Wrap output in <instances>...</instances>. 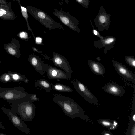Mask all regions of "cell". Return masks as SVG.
<instances>
[{
	"label": "cell",
	"instance_id": "31",
	"mask_svg": "<svg viewBox=\"0 0 135 135\" xmlns=\"http://www.w3.org/2000/svg\"><path fill=\"white\" fill-rule=\"evenodd\" d=\"M35 39V41L37 43L40 44L42 42V39L39 37H36Z\"/></svg>",
	"mask_w": 135,
	"mask_h": 135
},
{
	"label": "cell",
	"instance_id": "16",
	"mask_svg": "<svg viewBox=\"0 0 135 135\" xmlns=\"http://www.w3.org/2000/svg\"><path fill=\"white\" fill-rule=\"evenodd\" d=\"M87 63L90 69L94 73L102 76L104 75L105 69L102 64L91 60H88Z\"/></svg>",
	"mask_w": 135,
	"mask_h": 135
},
{
	"label": "cell",
	"instance_id": "18",
	"mask_svg": "<svg viewBox=\"0 0 135 135\" xmlns=\"http://www.w3.org/2000/svg\"><path fill=\"white\" fill-rule=\"evenodd\" d=\"M97 121L101 125L110 130H115L118 126L117 122L115 120L99 119Z\"/></svg>",
	"mask_w": 135,
	"mask_h": 135
},
{
	"label": "cell",
	"instance_id": "37",
	"mask_svg": "<svg viewBox=\"0 0 135 135\" xmlns=\"http://www.w3.org/2000/svg\"><path fill=\"white\" fill-rule=\"evenodd\" d=\"M1 61H0V65H1Z\"/></svg>",
	"mask_w": 135,
	"mask_h": 135
},
{
	"label": "cell",
	"instance_id": "6",
	"mask_svg": "<svg viewBox=\"0 0 135 135\" xmlns=\"http://www.w3.org/2000/svg\"><path fill=\"white\" fill-rule=\"evenodd\" d=\"M1 108L15 127L24 133L30 134V130L24 121L12 109L3 107Z\"/></svg>",
	"mask_w": 135,
	"mask_h": 135
},
{
	"label": "cell",
	"instance_id": "36",
	"mask_svg": "<svg viewBox=\"0 0 135 135\" xmlns=\"http://www.w3.org/2000/svg\"><path fill=\"white\" fill-rule=\"evenodd\" d=\"M0 135H6V134L2 133L0 132Z\"/></svg>",
	"mask_w": 135,
	"mask_h": 135
},
{
	"label": "cell",
	"instance_id": "24",
	"mask_svg": "<svg viewBox=\"0 0 135 135\" xmlns=\"http://www.w3.org/2000/svg\"><path fill=\"white\" fill-rule=\"evenodd\" d=\"M125 60L126 63L131 67L135 68V58L131 56H127L125 57Z\"/></svg>",
	"mask_w": 135,
	"mask_h": 135
},
{
	"label": "cell",
	"instance_id": "22",
	"mask_svg": "<svg viewBox=\"0 0 135 135\" xmlns=\"http://www.w3.org/2000/svg\"><path fill=\"white\" fill-rule=\"evenodd\" d=\"M12 1H17L18 3H19V4L20 7L21 13L22 14V16L25 18L26 21L28 30L31 32L32 34H33V36L34 38L35 39L34 36L33 35V33L32 30L28 22V16L27 13V9L25 7H23L21 4L20 0H12Z\"/></svg>",
	"mask_w": 135,
	"mask_h": 135
},
{
	"label": "cell",
	"instance_id": "30",
	"mask_svg": "<svg viewBox=\"0 0 135 135\" xmlns=\"http://www.w3.org/2000/svg\"><path fill=\"white\" fill-rule=\"evenodd\" d=\"M11 3V2H7L5 0H0V4L8 5Z\"/></svg>",
	"mask_w": 135,
	"mask_h": 135
},
{
	"label": "cell",
	"instance_id": "11",
	"mask_svg": "<svg viewBox=\"0 0 135 135\" xmlns=\"http://www.w3.org/2000/svg\"><path fill=\"white\" fill-rule=\"evenodd\" d=\"M4 46L5 50L8 54L17 58L21 57L20 51V44L17 40L12 39L10 42L4 44Z\"/></svg>",
	"mask_w": 135,
	"mask_h": 135
},
{
	"label": "cell",
	"instance_id": "35",
	"mask_svg": "<svg viewBox=\"0 0 135 135\" xmlns=\"http://www.w3.org/2000/svg\"><path fill=\"white\" fill-rule=\"evenodd\" d=\"M96 59L98 61H100L101 60V59L99 57H97Z\"/></svg>",
	"mask_w": 135,
	"mask_h": 135
},
{
	"label": "cell",
	"instance_id": "26",
	"mask_svg": "<svg viewBox=\"0 0 135 135\" xmlns=\"http://www.w3.org/2000/svg\"><path fill=\"white\" fill-rule=\"evenodd\" d=\"M17 36L22 39H28V36L27 32L24 31H21L19 32Z\"/></svg>",
	"mask_w": 135,
	"mask_h": 135
},
{
	"label": "cell",
	"instance_id": "25",
	"mask_svg": "<svg viewBox=\"0 0 135 135\" xmlns=\"http://www.w3.org/2000/svg\"><path fill=\"white\" fill-rule=\"evenodd\" d=\"M126 133L127 135H135V124L129 125Z\"/></svg>",
	"mask_w": 135,
	"mask_h": 135
},
{
	"label": "cell",
	"instance_id": "12",
	"mask_svg": "<svg viewBox=\"0 0 135 135\" xmlns=\"http://www.w3.org/2000/svg\"><path fill=\"white\" fill-rule=\"evenodd\" d=\"M102 88L105 92L117 96H122L125 92L123 88L113 82L107 83Z\"/></svg>",
	"mask_w": 135,
	"mask_h": 135
},
{
	"label": "cell",
	"instance_id": "17",
	"mask_svg": "<svg viewBox=\"0 0 135 135\" xmlns=\"http://www.w3.org/2000/svg\"><path fill=\"white\" fill-rule=\"evenodd\" d=\"M96 27L100 31L108 30L109 28L110 21L105 16L101 15L95 21Z\"/></svg>",
	"mask_w": 135,
	"mask_h": 135
},
{
	"label": "cell",
	"instance_id": "7",
	"mask_svg": "<svg viewBox=\"0 0 135 135\" xmlns=\"http://www.w3.org/2000/svg\"><path fill=\"white\" fill-rule=\"evenodd\" d=\"M71 83L77 92L86 101L92 104L97 105L99 104L98 99L85 85L77 80Z\"/></svg>",
	"mask_w": 135,
	"mask_h": 135
},
{
	"label": "cell",
	"instance_id": "21",
	"mask_svg": "<svg viewBox=\"0 0 135 135\" xmlns=\"http://www.w3.org/2000/svg\"><path fill=\"white\" fill-rule=\"evenodd\" d=\"M10 76L12 81L18 82L21 81L24 82L27 79L24 75L17 72L8 71L7 72Z\"/></svg>",
	"mask_w": 135,
	"mask_h": 135
},
{
	"label": "cell",
	"instance_id": "4",
	"mask_svg": "<svg viewBox=\"0 0 135 135\" xmlns=\"http://www.w3.org/2000/svg\"><path fill=\"white\" fill-rule=\"evenodd\" d=\"M25 7L30 13L49 30L63 29L62 26L60 23L53 20L42 11L31 6H28Z\"/></svg>",
	"mask_w": 135,
	"mask_h": 135
},
{
	"label": "cell",
	"instance_id": "32",
	"mask_svg": "<svg viewBox=\"0 0 135 135\" xmlns=\"http://www.w3.org/2000/svg\"><path fill=\"white\" fill-rule=\"evenodd\" d=\"M0 128L3 130L6 129V128H5L4 127L2 124V122H0Z\"/></svg>",
	"mask_w": 135,
	"mask_h": 135
},
{
	"label": "cell",
	"instance_id": "28",
	"mask_svg": "<svg viewBox=\"0 0 135 135\" xmlns=\"http://www.w3.org/2000/svg\"><path fill=\"white\" fill-rule=\"evenodd\" d=\"M30 100L33 102L38 101L39 100L40 98L37 96V95L35 94H31L30 96Z\"/></svg>",
	"mask_w": 135,
	"mask_h": 135
},
{
	"label": "cell",
	"instance_id": "20",
	"mask_svg": "<svg viewBox=\"0 0 135 135\" xmlns=\"http://www.w3.org/2000/svg\"><path fill=\"white\" fill-rule=\"evenodd\" d=\"M52 90H54L59 92L70 93L73 91L69 87L61 83H57L54 84L51 83Z\"/></svg>",
	"mask_w": 135,
	"mask_h": 135
},
{
	"label": "cell",
	"instance_id": "19",
	"mask_svg": "<svg viewBox=\"0 0 135 135\" xmlns=\"http://www.w3.org/2000/svg\"><path fill=\"white\" fill-rule=\"evenodd\" d=\"M35 86L49 93L52 90L51 84L43 79L36 80L35 81Z\"/></svg>",
	"mask_w": 135,
	"mask_h": 135
},
{
	"label": "cell",
	"instance_id": "33",
	"mask_svg": "<svg viewBox=\"0 0 135 135\" xmlns=\"http://www.w3.org/2000/svg\"><path fill=\"white\" fill-rule=\"evenodd\" d=\"M76 1L78 3L82 4L83 3L84 0H76Z\"/></svg>",
	"mask_w": 135,
	"mask_h": 135
},
{
	"label": "cell",
	"instance_id": "15",
	"mask_svg": "<svg viewBox=\"0 0 135 135\" xmlns=\"http://www.w3.org/2000/svg\"><path fill=\"white\" fill-rule=\"evenodd\" d=\"M11 3L8 5L0 4V18L5 20L16 18L15 13L11 8Z\"/></svg>",
	"mask_w": 135,
	"mask_h": 135
},
{
	"label": "cell",
	"instance_id": "14",
	"mask_svg": "<svg viewBox=\"0 0 135 135\" xmlns=\"http://www.w3.org/2000/svg\"><path fill=\"white\" fill-rule=\"evenodd\" d=\"M49 79H70L65 72L53 67L48 66L46 71Z\"/></svg>",
	"mask_w": 135,
	"mask_h": 135
},
{
	"label": "cell",
	"instance_id": "2",
	"mask_svg": "<svg viewBox=\"0 0 135 135\" xmlns=\"http://www.w3.org/2000/svg\"><path fill=\"white\" fill-rule=\"evenodd\" d=\"M31 95L26 92L22 86L11 88L0 87V98L3 99L9 103L30 100Z\"/></svg>",
	"mask_w": 135,
	"mask_h": 135
},
{
	"label": "cell",
	"instance_id": "9",
	"mask_svg": "<svg viewBox=\"0 0 135 135\" xmlns=\"http://www.w3.org/2000/svg\"><path fill=\"white\" fill-rule=\"evenodd\" d=\"M52 60L55 65L63 70L71 79L72 71L68 61L64 56L54 53Z\"/></svg>",
	"mask_w": 135,
	"mask_h": 135
},
{
	"label": "cell",
	"instance_id": "27",
	"mask_svg": "<svg viewBox=\"0 0 135 135\" xmlns=\"http://www.w3.org/2000/svg\"><path fill=\"white\" fill-rule=\"evenodd\" d=\"M91 25L93 27L92 32L93 34L96 36L99 37L100 39L103 38L104 36H102L98 31L94 28V26L92 23Z\"/></svg>",
	"mask_w": 135,
	"mask_h": 135
},
{
	"label": "cell",
	"instance_id": "23",
	"mask_svg": "<svg viewBox=\"0 0 135 135\" xmlns=\"http://www.w3.org/2000/svg\"><path fill=\"white\" fill-rule=\"evenodd\" d=\"M12 81L11 78L7 72L3 74L0 76V82L2 83H8Z\"/></svg>",
	"mask_w": 135,
	"mask_h": 135
},
{
	"label": "cell",
	"instance_id": "13",
	"mask_svg": "<svg viewBox=\"0 0 135 135\" xmlns=\"http://www.w3.org/2000/svg\"><path fill=\"white\" fill-rule=\"evenodd\" d=\"M28 61L36 70L42 75L44 74L48 66L47 64H44L40 58L34 54L29 55Z\"/></svg>",
	"mask_w": 135,
	"mask_h": 135
},
{
	"label": "cell",
	"instance_id": "38",
	"mask_svg": "<svg viewBox=\"0 0 135 135\" xmlns=\"http://www.w3.org/2000/svg\"></svg>",
	"mask_w": 135,
	"mask_h": 135
},
{
	"label": "cell",
	"instance_id": "10",
	"mask_svg": "<svg viewBox=\"0 0 135 135\" xmlns=\"http://www.w3.org/2000/svg\"><path fill=\"white\" fill-rule=\"evenodd\" d=\"M113 65L117 72L122 77L132 83H135V75L122 64L112 60Z\"/></svg>",
	"mask_w": 135,
	"mask_h": 135
},
{
	"label": "cell",
	"instance_id": "8",
	"mask_svg": "<svg viewBox=\"0 0 135 135\" xmlns=\"http://www.w3.org/2000/svg\"><path fill=\"white\" fill-rule=\"evenodd\" d=\"M117 40L116 38L114 36H104L102 39L94 41L93 45L99 49L104 48L103 53L106 54L108 51L113 47Z\"/></svg>",
	"mask_w": 135,
	"mask_h": 135
},
{
	"label": "cell",
	"instance_id": "29",
	"mask_svg": "<svg viewBox=\"0 0 135 135\" xmlns=\"http://www.w3.org/2000/svg\"><path fill=\"white\" fill-rule=\"evenodd\" d=\"M102 135H113L110 131H104L101 133Z\"/></svg>",
	"mask_w": 135,
	"mask_h": 135
},
{
	"label": "cell",
	"instance_id": "5",
	"mask_svg": "<svg viewBox=\"0 0 135 135\" xmlns=\"http://www.w3.org/2000/svg\"><path fill=\"white\" fill-rule=\"evenodd\" d=\"M52 13L65 25L75 31L79 32L80 30L77 25L78 21L69 13L64 12L62 9L58 10L54 9Z\"/></svg>",
	"mask_w": 135,
	"mask_h": 135
},
{
	"label": "cell",
	"instance_id": "1",
	"mask_svg": "<svg viewBox=\"0 0 135 135\" xmlns=\"http://www.w3.org/2000/svg\"><path fill=\"white\" fill-rule=\"evenodd\" d=\"M53 95V101L58 105L66 116L73 119L79 117L84 120L91 122L89 118L85 114L83 109L71 98L60 94Z\"/></svg>",
	"mask_w": 135,
	"mask_h": 135
},
{
	"label": "cell",
	"instance_id": "3",
	"mask_svg": "<svg viewBox=\"0 0 135 135\" xmlns=\"http://www.w3.org/2000/svg\"><path fill=\"white\" fill-rule=\"evenodd\" d=\"M12 109L23 121H32L35 115V108L30 100L10 103Z\"/></svg>",
	"mask_w": 135,
	"mask_h": 135
},
{
	"label": "cell",
	"instance_id": "34",
	"mask_svg": "<svg viewBox=\"0 0 135 135\" xmlns=\"http://www.w3.org/2000/svg\"><path fill=\"white\" fill-rule=\"evenodd\" d=\"M33 49L35 51H36V52H39V51H38L37 49H36L35 48L33 47Z\"/></svg>",
	"mask_w": 135,
	"mask_h": 135
}]
</instances>
